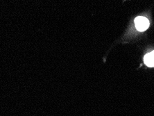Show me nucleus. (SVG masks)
<instances>
[{"label": "nucleus", "mask_w": 154, "mask_h": 116, "mask_svg": "<svg viewBox=\"0 0 154 116\" xmlns=\"http://www.w3.org/2000/svg\"><path fill=\"white\" fill-rule=\"evenodd\" d=\"M150 54H151V55H152L153 57H154V51H152L151 52H150Z\"/></svg>", "instance_id": "nucleus-3"}, {"label": "nucleus", "mask_w": 154, "mask_h": 116, "mask_svg": "<svg viewBox=\"0 0 154 116\" xmlns=\"http://www.w3.org/2000/svg\"><path fill=\"white\" fill-rule=\"evenodd\" d=\"M144 62L148 67H154V57L150 53L147 54L144 56Z\"/></svg>", "instance_id": "nucleus-2"}, {"label": "nucleus", "mask_w": 154, "mask_h": 116, "mask_svg": "<svg viewBox=\"0 0 154 116\" xmlns=\"http://www.w3.org/2000/svg\"><path fill=\"white\" fill-rule=\"evenodd\" d=\"M135 27L139 31H146L149 27V20L145 17L140 16L135 18Z\"/></svg>", "instance_id": "nucleus-1"}]
</instances>
